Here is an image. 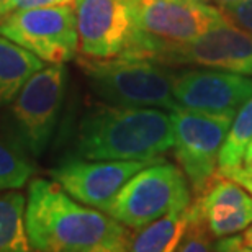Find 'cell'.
<instances>
[{
  "label": "cell",
  "mask_w": 252,
  "mask_h": 252,
  "mask_svg": "<svg viewBox=\"0 0 252 252\" xmlns=\"http://www.w3.org/2000/svg\"><path fill=\"white\" fill-rule=\"evenodd\" d=\"M27 229L32 251L123 252L131 229L108 213L74 200L54 180L28 185Z\"/></svg>",
  "instance_id": "1"
},
{
  "label": "cell",
  "mask_w": 252,
  "mask_h": 252,
  "mask_svg": "<svg viewBox=\"0 0 252 252\" xmlns=\"http://www.w3.org/2000/svg\"><path fill=\"white\" fill-rule=\"evenodd\" d=\"M215 251H226V252H246L243 236L238 234H229L218 238L215 241Z\"/></svg>",
  "instance_id": "23"
},
{
  "label": "cell",
  "mask_w": 252,
  "mask_h": 252,
  "mask_svg": "<svg viewBox=\"0 0 252 252\" xmlns=\"http://www.w3.org/2000/svg\"><path fill=\"white\" fill-rule=\"evenodd\" d=\"M251 97V75L223 69L198 67L184 70L174 77L175 102L190 110L234 117Z\"/></svg>",
  "instance_id": "12"
},
{
  "label": "cell",
  "mask_w": 252,
  "mask_h": 252,
  "mask_svg": "<svg viewBox=\"0 0 252 252\" xmlns=\"http://www.w3.org/2000/svg\"><path fill=\"white\" fill-rule=\"evenodd\" d=\"M74 0H7L0 5V20L8 17L10 13L18 10L36 8V7H51V5H72Z\"/></svg>",
  "instance_id": "21"
},
{
  "label": "cell",
  "mask_w": 252,
  "mask_h": 252,
  "mask_svg": "<svg viewBox=\"0 0 252 252\" xmlns=\"http://www.w3.org/2000/svg\"><path fill=\"white\" fill-rule=\"evenodd\" d=\"M134 32L123 58L156 61L165 48L187 43L224 20L220 7L196 0H133Z\"/></svg>",
  "instance_id": "4"
},
{
  "label": "cell",
  "mask_w": 252,
  "mask_h": 252,
  "mask_svg": "<svg viewBox=\"0 0 252 252\" xmlns=\"http://www.w3.org/2000/svg\"><path fill=\"white\" fill-rule=\"evenodd\" d=\"M174 128L169 112L153 107L94 103L75 129L74 153L94 160L154 159L172 149Z\"/></svg>",
  "instance_id": "2"
},
{
  "label": "cell",
  "mask_w": 252,
  "mask_h": 252,
  "mask_svg": "<svg viewBox=\"0 0 252 252\" xmlns=\"http://www.w3.org/2000/svg\"><path fill=\"white\" fill-rule=\"evenodd\" d=\"M218 7H223V5H228V3H233V2H238V0H215Z\"/></svg>",
  "instance_id": "26"
},
{
  "label": "cell",
  "mask_w": 252,
  "mask_h": 252,
  "mask_svg": "<svg viewBox=\"0 0 252 252\" xmlns=\"http://www.w3.org/2000/svg\"><path fill=\"white\" fill-rule=\"evenodd\" d=\"M67 70L64 64H49L34 72L20 89L7 110V134L30 158H39L48 149L65 98Z\"/></svg>",
  "instance_id": "5"
},
{
  "label": "cell",
  "mask_w": 252,
  "mask_h": 252,
  "mask_svg": "<svg viewBox=\"0 0 252 252\" xmlns=\"http://www.w3.org/2000/svg\"><path fill=\"white\" fill-rule=\"evenodd\" d=\"M162 158L134 160H94L69 158L49 170L56 184L80 203L105 211L123 185L146 165Z\"/></svg>",
  "instance_id": "9"
},
{
  "label": "cell",
  "mask_w": 252,
  "mask_h": 252,
  "mask_svg": "<svg viewBox=\"0 0 252 252\" xmlns=\"http://www.w3.org/2000/svg\"><path fill=\"white\" fill-rule=\"evenodd\" d=\"M215 236L206 226L205 220L201 218L198 206L193 200V216H191L189 226L185 228L182 238L175 251L180 252H208L215 251Z\"/></svg>",
  "instance_id": "19"
},
{
  "label": "cell",
  "mask_w": 252,
  "mask_h": 252,
  "mask_svg": "<svg viewBox=\"0 0 252 252\" xmlns=\"http://www.w3.org/2000/svg\"><path fill=\"white\" fill-rule=\"evenodd\" d=\"M243 241H244V248H246V252H251V251H252V224L249 226L248 229H244Z\"/></svg>",
  "instance_id": "24"
},
{
  "label": "cell",
  "mask_w": 252,
  "mask_h": 252,
  "mask_svg": "<svg viewBox=\"0 0 252 252\" xmlns=\"http://www.w3.org/2000/svg\"><path fill=\"white\" fill-rule=\"evenodd\" d=\"M44 65L43 59L0 34V107H8L27 80Z\"/></svg>",
  "instance_id": "15"
},
{
  "label": "cell",
  "mask_w": 252,
  "mask_h": 252,
  "mask_svg": "<svg viewBox=\"0 0 252 252\" xmlns=\"http://www.w3.org/2000/svg\"><path fill=\"white\" fill-rule=\"evenodd\" d=\"M92 92L107 103L128 107H153L170 112L175 72L167 64L138 58L77 59Z\"/></svg>",
  "instance_id": "3"
},
{
  "label": "cell",
  "mask_w": 252,
  "mask_h": 252,
  "mask_svg": "<svg viewBox=\"0 0 252 252\" xmlns=\"http://www.w3.org/2000/svg\"><path fill=\"white\" fill-rule=\"evenodd\" d=\"M0 34L18 43L48 64L69 63L79 53L74 3L13 12L0 20Z\"/></svg>",
  "instance_id": "8"
},
{
  "label": "cell",
  "mask_w": 252,
  "mask_h": 252,
  "mask_svg": "<svg viewBox=\"0 0 252 252\" xmlns=\"http://www.w3.org/2000/svg\"><path fill=\"white\" fill-rule=\"evenodd\" d=\"M190 184L179 165L159 159L136 172L112 200L105 213L129 229L184 210L191 203Z\"/></svg>",
  "instance_id": "6"
},
{
  "label": "cell",
  "mask_w": 252,
  "mask_h": 252,
  "mask_svg": "<svg viewBox=\"0 0 252 252\" xmlns=\"http://www.w3.org/2000/svg\"><path fill=\"white\" fill-rule=\"evenodd\" d=\"M169 113L174 128V158L184 170L193 196L200 195L216 177L221 146L234 117L198 112L180 105Z\"/></svg>",
  "instance_id": "7"
},
{
  "label": "cell",
  "mask_w": 252,
  "mask_h": 252,
  "mask_svg": "<svg viewBox=\"0 0 252 252\" xmlns=\"http://www.w3.org/2000/svg\"><path fill=\"white\" fill-rule=\"evenodd\" d=\"M5 2H7V0H0V5H2V3H5Z\"/></svg>",
  "instance_id": "28"
},
{
  "label": "cell",
  "mask_w": 252,
  "mask_h": 252,
  "mask_svg": "<svg viewBox=\"0 0 252 252\" xmlns=\"http://www.w3.org/2000/svg\"><path fill=\"white\" fill-rule=\"evenodd\" d=\"M32 251L27 229V196L18 190L0 193V252Z\"/></svg>",
  "instance_id": "16"
},
{
  "label": "cell",
  "mask_w": 252,
  "mask_h": 252,
  "mask_svg": "<svg viewBox=\"0 0 252 252\" xmlns=\"http://www.w3.org/2000/svg\"><path fill=\"white\" fill-rule=\"evenodd\" d=\"M252 143V97L234 115L233 123L220 151L218 169L241 165L248 146Z\"/></svg>",
  "instance_id": "18"
},
{
  "label": "cell",
  "mask_w": 252,
  "mask_h": 252,
  "mask_svg": "<svg viewBox=\"0 0 252 252\" xmlns=\"http://www.w3.org/2000/svg\"><path fill=\"white\" fill-rule=\"evenodd\" d=\"M201 218L216 239L243 233L252 224V195L234 180L218 175L193 196Z\"/></svg>",
  "instance_id": "13"
},
{
  "label": "cell",
  "mask_w": 252,
  "mask_h": 252,
  "mask_svg": "<svg viewBox=\"0 0 252 252\" xmlns=\"http://www.w3.org/2000/svg\"><path fill=\"white\" fill-rule=\"evenodd\" d=\"M196 2H205V3H213L215 0H196Z\"/></svg>",
  "instance_id": "27"
},
{
  "label": "cell",
  "mask_w": 252,
  "mask_h": 252,
  "mask_svg": "<svg viewBox=\"0 0 252 252\" xmlns=\"http://www.w3.org/2000/svg\"><path fill=\"white\" fill-rule=\"evenodd\" d=\"M223 17L236 27L252 33V0H238L220 7Z\"/></svg>",
  "instance_id": "20"
},
{
  "label": "cell",
  "mask_w": 252,
  "mask_h": 252,
  "mask_svg": "<svg viewBox=\"0 0 252 252\" xmlns=\"http://www.w3.org/2000/svg\"><path fill=\"white\" fill-rule=\"evenodd\" d=\"M218 175H223L226 179L234 180L236 184H239L241 187L252 195V169L244 167V165H236V167H228V169H218Z\"/></svg>",
  "instance_id": "22"
},
{
  "label": "cell",
  "mask_w": 252,
  "mask_h": 252,
  "mask_svg": "<svg viewBox=\"0 0 252 252\" xmlns=\"http://www.w3.org/2000/svg\"><path fill=\"white\" fill-rule=\"evenodd\" d=\"M241 165H244V167L252 169V143L248 146V149H246L244 158H243V162H241Z\"/></svg>",
  "instance_id": "25"
},
{
  "label": "cell",
  "mask_w": 252,
  "mask_h": 252,
  "mask_svg": "<svg viewBox=\"0 0 252 252\" xmlns=\"http://www.w3.org/2000/svg\"><path fill=\"white\" fill-rule=\"evenodd\" d=\"M193 216V200L184 210L170 211L169 215L143 226L131 229L128 251L133 252H170L175 251L185 228Z\"/></svg>",
  "instance_id": "14"
},
{
  "label": "cell",
  "mask_w": 252,
  "mask_h": 252,
  "mask_svg": "<svg viewBox=\"0 0 252 252\" xmlns=\"http://www.w3.org/2000/svg\"><path fill=\"white\" fill-rule=\"evenodd\" d=\"M156 63L190 64L252 75V33L224 18L191 41L165 48Z\"/></svg>",
  "instance_id": "10"
},
{
  "label": "cell",
  "mask_w": 252,
  "mask_h": 252,
  "mask_svg": "<svg viewBox=\"0 0 252 252\" xmlns=\"http://www.w3.org/2000/svg\"><path fill=\"white\" fill-rule=\"evenodd\" d=\"M79 53L108 59L123 54L134 32L133 0H74Z\"/></svg>",
  "instance_id": "11"
},
{
  "label": "cell",
  "mask_w": 252,
  "mask_h": 252,
  "mask_svg": "<svg viewBox=\"0 0 252 252\" xmlns=\"http://www.w3.org/2000/svg\"><path fill=\"white\" fill-rule=\"evenodd\" d=\"M33 174L30 154L10 134H0V193L23 189Z\"/></svg>",
  "instance_id": "17"
}]
</instances>
